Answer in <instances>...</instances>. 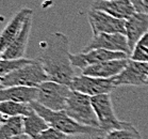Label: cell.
<instances>
[{
  "label": "cell",
  "instance_id": "obj_1",
  "mask_svg": "<svg viewBox=\"0 0 148 139\" xmlns=\"http://www.w3.org/2000/svg\"><path fill=\"white\" fill-rule=\"evenodd\" d=\"M52 82L69 86L76 76L69 53V39L62 32H54L40 42V55L37 58Z\"/></svg>",
  "mask_w": 148,
  "mask_h": 139
},
{
  "label": "cell",
  "instance_id": "obj_2",
  "mask_svg": "<svg viewBox=\"0 0 148 139\" xmlns=\"http://www.w3.org/2000/svg\"><path fill=\"white\" fill-rule=\"evenodd\" d=\"M31 105L35 111L47 121L49 126L64 133L67 136L79 135V134H106L101 129L92 127V126L81 125L69 117L64 111H54L48 108H45L37 102H32Z\"/></svg>",
  "mask_w": 148,
  "mask_h": 139
},
{
  "label": "cell",
  "instance_id": "obj_3",
  "mask_svg": "<svg viewBox=\"0 0 148 139\" xmlns=\"http://www.w3.org/2000/svg\"><path fill=\"white\" fill-rule=\"evenodd\" d=\"M50 80L40 62L35 59L32 63L25 65L10 74L0 77L1 89L10 87H33L37 88L40 84Z\"/></svg>",
  "mask_w": 148,
  "mask_h": 139
},
{
  "label": "cell",
  "instance_id": "obj_4",
  "mask_svg": "<svg viewBox=\"0 0 148 139\" xmlns=\"http://www.w3.org/2000/svg\"><path fill=\"white\" fill-rule=\"evenodd\" d=\"M64 111L81 125L100 129L97 115L92 104V98L71 90Z\"/></svg>",
  "mask_w": 148,
  "mask_h": 139
},
{
  "label": "cell",
  "instance_id": "obj_5",
  "mask_svg": "<svg viewBox=\"0 0 148 139\" xmlns=\"http://www.w3.org/2000/svg\"><path fill=\"white\" fill-rule=\"evenodd\" d=\"M37 98L35 102L54 111L64 110L71 93L69 86L52 80L40 84L37 87Z\"/></svg>",
  "mask_w": 148,
  "mask_h": 139
},
{
  "label": "cell",
  "instance_id": "obj_6",
  "mask_svg": "<svg viewBox=\"0 0 148 139\" xmlns=\"http://www.w3.org/2000/svg\"><path fill=\"white\" fill-rule=\"evenodd\" d=\"M92 104L97 115L100 129L104 133H108L113 129H124L130 123L117 119L110 94H101L92 98Z\"/></svg>",
  "mask_w": 148,
  "mask_h": 139
},
{
  "label": "cell",
  "instance_id": "obj_7",
  "mask_svg": "<svg viewBox=\"0 0 148 139\" xmlns=\"http://www.w3.org/2000/svg\"><path fill=\"white\" fill-rule=\"evenodd\" d=\"M69 88L74 91L94 98L101 94H110L117 87L115 86L114 80L112 78L106 79V78L92 77V76L81 74L75 76L73 82L69 85Z\"/></svg>",
  "mask_w": 148,
  "mask_h": 139
},
{
  "label": "cell",
  "instance_id": "obj_8",
  "mask_svg": "<svg viewBox=\"0 0 148 139\" xmlns=\"http://www.w3.org/2000/svg\"><path fill=\"white\" fill-rule=\"evenodd\" d=\"M88 23L91 25L93 35L100 33L126 34V21L119 19L110 14L99 10L91 9L88 13Z\"/></svg>",
  "mask_w": 148,
  "mask_h": 139
},
{
  "label": "cell",
  "instance_id": "obj_9",
  "mask_svg": "<svg viewBox=\"0 0 148 139\" xmlns=\"http://www.w3.org/2000/svg\"><path fill=\"white\" fill-rule=\"evenodd\" d=\"M93 49H106L111 51H121L130 57L131 48L129 46L128 39L123 33H100L93 35L92 40L85 45L83 51Z\"/></svg>",
  "mask_w": 148,
  "mask_h": 139
},
{
  "label": "cell",
  "instance_id": "obj_10",
  "mask_svg": "<svg viewBox=\"0 0 148 139\" xmlns=\"http://www.w3.org/2000/svg\"><path fill=\"white\" fill-rule=\"evenodd\" d=\"M130 58L127 54L121 51H111L106 49H93L90 51H81L78 54H71V60L75 68H79L81 72L91 65L98 64L101 62L126 59Z\"/></svg>",
  "mask_w": 148,
  "mask_h": 139
},
{
  "label": "cell",
  "instance_id": "obj_11",
  "mask_svg": "<svg viewBox=\"0 0 148 139\" xmlns=\"http://www.w3.org/2000/svg\"><path fill=\"white\" fill-rule=\"evenodd\" d=\"M148 77V63L136 62L129 59L127 66L121 74L112 78L116 87L121 86H146Z\"/></svg>",
  "mask_w": 148,
  "mask_h": 139
},
{
  "label": "cell",
  "instance_id": "obj_12",
  "mask_svg": "<svg viewBox=\"0 0 148 139\" xmlns=\"http://www.w3.org/2000/svg\"><path fill=\"white\" fill-rule=\"evenodd\" d=\"M91 9L102 11L125 21L129 19L136 12L131 0H95Z\"/></svg>",
  "mask_w": 148,
  "mask_h": 139
},
{
  "label": "cell",
  "instance_id": "obj_13",
  "mask_svg": "<svg viewBox=\"0 0 148 139\" xmlns=\"http://www.w3.org/2000/svg\"><path fill=\"white\" fill-rule=\"evenodd\" d=\"M32 21H33V14L27 18L25 21L24 27L20 30L13 42L11 43L5 50L1 53V59H20L25 58L26 50H27L28 41L30 37L31 28H32Z\"/></svg>",
  "mask_w": 148,
  "mask_h": 139
},
{
  "label": "cell",
  "instance_id": "obj_14",
  "mask_svg": "<svg viewBox=\"0 0 148 139\" xmlns=\"http://www.w3.org/2000/svg\"><path fill=\"white\" fill-rule=\"evenodd\" d=\"M33 14V11L29 8H23L14 15L11 21L8 23L5 28L3 29L1 37H0V48L1 53L5 50V48L13 42V40L18 35L20 30L24 27L25 21H27V18L30 15Z\"/></svg>",
  "mask_w": 148,
  "mask_h": 139
},
{
  "label": "cell",
  "instance_id": "obj_15",
  "mask_svg": "<svg viewBox=\"0 0 148 139\" xmlns=\"http://www.w3.org/2000/svg\"><path fill=\"white\" fill-rule=\"evenodd\" d=\"M130 58L126 59H116V60H110V61L101 62L98 64L91 65L84 68L81 74L92 76L97 78H114L118 74H121L129 62Z\"/></svg>",
  "mask_w": 148,
  "mask_h": 139
},
{
  "label": "cell",
  "instance_id": "obj_16",
  "mask_svg": "<svg viewBox=\"0 0 148 139\" xmlns=\"http://www.w3.org/2000/svg\"><path fill=\"white\" fill-rule=\"evenodd\" d=\"M148 33V13L135 12L126 21V37L132 49L145 34Z\"/></svg>",
  "mask_w": 148,
  "mask_h": 139
},
{
  "label": "cell",
  "instance_id": "obj_17",
  "mask_svg": "<svg viewBox=\"0 0 148 139\" xmlns=\"http://www.w3.org/2000/svg\"><path fill=\"white\" fill-rule=\"evenodd\" d=\"M37 88L33 87H10L0 90V102L12 101L16 103L31 104L37 98Z\"/></svg>",
  "mask_w": 148,
  "mask_h": 139
},
{
  "label": "cell",
  "instance_id": "obj_18",
  "mask_svg": "<svg viewBox=\"0 0 148 139\" xmlns=\"http://www.w3.org/2000/svg\"><path fill=\"white\" fill-rule=\"evenodd\" d=\"M25 134L24 117H5L1 115L0 139H10Z\"/></svg>",
  "mask_w": 148,
  "mask_h": 139
},
{
  "label": "cell",
  "instance_id": "obj_19",
  "mask_svg": "<svg viewBox=\"0 0 148 139\" xmlns=\"http://www.w3.org/2000/svg\"><path fill=\"white\" fill-rule=\"evenodd\" d=\"M25 134L30 136L32 139H35L40 133H43L50 126L43 117H40L35 110L27 117H24Z\"/></svg>",
  "mask_w": 148,
  "mask_h": 139
},
{
  "label": "cell",
  "instance_id": "obj_20",
  "mask_svg": "<svg viewBox=\"0 0 148 139\" xmlns=\"http://www.w3.org/2000/svg\"><path fill=\"white\" fill-rule=\"evenodd\" d=\"M33 111V107L31 104L16 103L12 101L0 102V112L1 115L5 117H27Z\"/></svg>",
  "mask_w": 148,
  "mask_h": 139
},
{
  "label": "cell",
  "instance_id": "obj_21",
  "mask_svg": "<svg viewBox=\"0 0 148 139\" xmlns=\"http://www.w3.org/2000/svg\"><path fill=\"white\" fill-rule=\"evenodd\" d=\"M103 139H143V137L134 125L129 123L124 129H113L106 133Z\"/></svg>",
  "mask_w": 148,
  "mask_h": 139
},
{
  "label": "cell",
  "instance_id": "obj_22",
  "mask_svg": "<svg viewBox=\"0 0 148 139\" xmlns=\"http://www.w3.org/2000/svg\"><path fill=\"white\" fill-rule=\"evenodd\" d=\"M34 61V59L20 58V59H1L0 61V77L15 72L19 68H24L25 65L30 64Z\"/></svg>",
  "mask_w": 148,
  "mask_h": 139
},
{
  "label": "cell",
  "instance_id": "obj_23",
  "mask_svg": "<svg viewBox=\"0 0 148 139\" xmlns=\"http://www.w3.org/2000/svg\"><path fill=\"white\" fill-rule=\"evenodd\" d=\"M130 59L136 62L148 63V33L135 44L130 55Z\"/></svg>",
  "mask_w": 148,
  "mask_h": 139
},
{
  "label": "cell",
  "instance_id": "obj_24",
  "mask_svg": "<svg viewBox=\"0 0 148 139\" xmlns=\"http://www.w3.org/2000/svg\"><path fill=\"white\" fill-rule=\"evenodd\" d=\"M68 136L53 127H49L43 133H40L35 139H67Z\"/></svg>",
  "mask_w": 148,
  "mask_h": 139
},
{
  "label": "cell",
  "instance_id": "obj_25",
  "mask_svg": "<svg viewBox=\"0 0 148 139\" xmlns=\"http://www.w3.org/2000/svg\"><path fill=\"white\" fill-rule=\"evenodd\" d=\"M106 134H79L71 135L67 139H102Z\"/></svg>",
  "mask_w": 148,
  "mask_h": 139
},
{
  "label": "cell",
  "instance_id": "obj_26",
  "mask_svg": "<svg viewBox=\"0 0 148 139\" xmlns=\"http://www.w3.org/2000/svg\"><path fill=\"white\" fill-rule=\"evenodd\" d=\"M141 1H142L141 13H148V0H141Z\"/></svg>",
  "mask_w": 148,
  "mask_h": 139
},
{
  "label": "cell",
  "instance_id": "obj_27",
  "mask_svg": "<svg viewBox=\"0 0 148 139\" xmlns=\"http://www.w3.org/2000/svg\"><path fill=\"white\" fill-rule=\"evenodd\" d=\"M10 139H32L30 136H28L27 134H21V135L15 136V137H12Z\"/></svg>",
  "mask_w": 148,
  "mask_h": 139
},
{
  "label": "cell",
  "instance_id": "obj_28",
  "mask_svg": "<svg viewBox=\"0 0 148 139\" xmlns=\"http://www.w3.org/2000/svg\"><path fill=\"white\" fill-rule=\"evenodd\" d=\"M146 86L148 87V77H147V80H146Z\"/></svg>",
  "mask_w": 148,
  "mask_h": 139
},
{
  "label": "cell",
  "instance_id": "obj_29",
  "mask_svg": "<svg viewBox=\"0 0 148 139\" xmlns=\"http://www.w3.org/2000/svg\"><path fill=\"white\" fill-rule=\"evenodd\" d=\"M102 139H103V138H102Z\"/></svg>",
  "mask_w": 148,
  "mask_h": 139
}]
</instances>
